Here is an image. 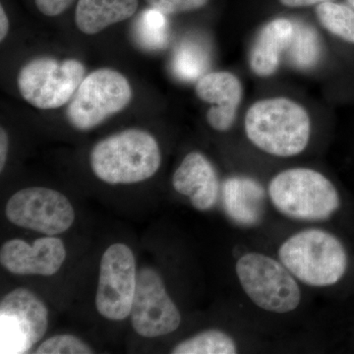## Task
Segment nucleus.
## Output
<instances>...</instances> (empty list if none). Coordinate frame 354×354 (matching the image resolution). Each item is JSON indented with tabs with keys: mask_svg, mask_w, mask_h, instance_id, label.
Returning <instances> with one entry per match:
<instances>
[{
	"mask_svg": "<svg viewBox=\"0 0 354 354\" xmlns=\"http://www.w3.org/2000/svg\"><path fill=\"white\" fill-rule=\"evenodd\" d=\"M65 258L64 242L50 235L36 239L32 245L23 239H11L4 242L0 249L2 267L22 276H53L59 271Z\"/></svg>",
	"mask_w": 354,
	"mask_h": 354,
	"instance_id": "12",
	"label": "nucleus"
},
{
	"mask_svg": "<svg viewBox=\"0 0 354 354\" xmlns=\"http://www.w3.org/2000/svg\"><path fill=\"white\" fill-rule=\"evenodd\" d=\"M79 60L38 57L28 62L18 74L17 85L26 102L39 109L62 108L71 101L85 78Z\"/></svg>",
	"mask_w": 354,
	"mask_h": 354,
	"instance_id": "7",
	"label": "nucleus"
},
{
	"mask_svg": "<svg viewBox=\"0 0 354 354\" xmlns=\"http://www.w3.org/2000/svg\"><path fill=\"white\" fill-rule=\"evenodd\" d=\"M37 354H90L94 351L82 339L72 335H57L46 339Z\"/></svg>",
	"mask_w": 354,
	"mask_h": 354,
	"instance_id": "23",
	"label": "nucleus"
},
{
	"mask_svg": "<svg viewBox=\"0 0 354 354\" xmlns=\"http://www.w3.org/2000/svg\"><path fill=\"white\" fill-rule=\"evenodd\" d=\"M247 139L260 151L277 158H292L306 150L311 138L308 111L288 97L254 102L244 118Z\"/></svg>",
	"mask_w": 354,
	"mask_h": 354,
	"instance_id": "1",
	"label": "nucleus"
},
{
	"mask_svg": "<svg viewBox=\"0 0 354 354\" xmlns=\"http://www.w3.org/2000/svg\"><path fill=\"white\" fill-rule=\"evenodd\" d=\"M9 140L6 130L3 127L0 129V171H3L6 167L7 153H8Z\"/></svg>",
	"mask_w": 354,
	"mask_h": 354,
	"instance_id": "26",
	"label": "nucleus"
},
{
	"mask_svg": "<svg viewBox=\"0 0 354 354\" xmlns=\"http://www.w3.org/2000/svg\"><path fill=\"white\" fill-rule=\"evenodd\" d=\"M264 197L262 186L249 177L232 176L223 185L225 212L239 225H252L260 221Z\"/></svg>",
	"mask_w": 354,
	"mask_h": 354,
	"instance_id": "16",
	"label": "nucleus"
},
{
	"mask_svg": "<svg viewBox=\"0 0 354 354\" xmlns=\"http://www.w3.org/2000/svg\"><path fill=\"white\" fill-rule=\"evenodd\" d=\"M293 31L295 25L286 18L270 21L260 30L249 55V66L256 76L268 78L276 73Z\"/></svg>",
	"mask_w": 354,
	"mask_h": 354,
	"instance_id": "15",
	"label": "nucleus"
},
{
	"mask_svg": "<svg viewBox=\"0 0 354 354\" xmlns=\"http://www.w3.org/2000/svg\"><path fill=\"white\" fill-rule=\"evenodd\" d=\"M208 57L194 43H183L176 48L172 60L174 73L183 80H195L206 69ZM203 76V75H202Z\"/></svg>",
	"mask_w": 354,
	"mask_h": 354,
	"instance_id": "22",
	"label": "nucleus"
},
{
	"mask_svg": "<svg viewBox=\"0 0 354 354\" xmlns=\"http://www.w3.org/2000/svg\"><path fill=\"white\" fill-rule=\"evenodd\" d=\"M130 317L135 332L148 339L171 334L180 326V311L167 293L164 279L153 268L144 267L137 272Z\"/></svg>",
	"mask_w": 354,
	"mask_h": 354,
	"instance_id": "11",
	"label": "nucleus"
},
{
	"mask_svg": "<svg viewBox=\"0 0 354 354\" xmlns=\"http://www.w3.org/2000/svg\"><path fill=\"white\" fill-rule=\"evenodd\" d=\"M235 272L247 297L264 311L290 313L301 304L297 279L281 261L267 254H244L235 264Z\"/></svg>",
	"mask_w": 354,
	"mask_h": 354,
	"instance_id": "5",
	"label": "nucleus"
},
{
	"mask_svg": "<svg viewBox=\"0 0 354 354\" xmlns=\"http://www.w3.org/2000/svg\"><path fill=\"white\" fill-rule=\"evenodd\" d=\"M139 0H77L75 23L86 35H95L116 23L130 19Z\"/></svg>",
	"mask_w": 354,
	"mask_h": 354,
	"instance_id": "17",
	"label": "nucleus"
},
{
	"mask_svg": "<svg viewBox=\"0 0 354 354\" xmlns=\"http://www.w3.org/2000/svg\"><path fill=\"white\" fill-rule=\"evenodd\" d=\"M167 23L165 14L150 8L136 22V38L147 50H158L167 41Z\"/></svg>",
	"mask_w": 354,
	"mask_h": 354,
	"instance_id": "21",
	"label": "nucleus"
},
{
	"mask_svg": "<svg viewBox=\"0 0 354 354\" xmlns=\"http://www.w3.org/2000/svg\"><path fill=\"white\" fill-rule=\"evenodd\" d=\"M75 0H35L37 8L48 17H55L64 13Z\"/></svg>",
	"mask_w": 354,
	"mask_h": 354,
	"instance_id": "25",
	"label": "nucleus"
},
{
	"mask_svg": "<svg viewBox=\"0 0 354 354\" xmlns=\"http://www.w3.org/2000/svg\"><path fill=\"white\" fill-rule=\"evenodd\" d=\"M137 272L134 254L127 244L114 243L104 251L95 295V307L104 318L122 321L130 316Z\"/></svg>",
	"mask_w": 354,
	"mask_h": 354,
	"instance_id": "9",
	"label": "nucleus"
},
{
	"mask_svg": "<svg viewBox=\"0 0 354 354\" xmlns=\"http://www.w3.org/2000/svg\"><path fill=\"white\" fill-rule=\"evenodd\" d=\"M6 218L17 227L53 235L67 232L75 221L71 203L62 193L46 187H29L11 196Z\"/></svg>",
	"mask_w": 354,
	"mask_h": 354,
	"instance_id": "10",
	"label": "nucleus"
},
{
	"mask_svg": "<svg viewBox=\"0 0 354 354\" xmlns=\"http://www.w3.org/2000/svg\"><path fill=\"white\" fill-rule=\"evenodd\" d=\"M317 19L326 31L337 38L354 44V9L334 1L316 6Z\"/></svg>",
	"mask_w": 354,
	"mask_h": 354,
	"instance_id": "19",
	"label": "nucleus"
},
{
	"mask_svg": "<svg viewBox=\"0 0 354 354\" xmlns=\"http://www.w3.org/2000/svg\"><path fill=\"white\" fill-rule=\"evenodd\" d=\"M290 62L297 68H311L318 62L321 44L318 35L307 26H295L292 39L288 48Z\"/></svg>",
	"mask_w": 354,
	"mask_h": 354,
	"instance_id": "20",
	"label": "nucleus"
},
{
	"mask_svg": "<svg viewBox=\"0 0 354 354\" xmlns=\"http://www.w3.org/2000/svg\"><path fill=\"white\" fill-rule=\"evenodd\" d=\"M162 153L157 140L141 129L115 133L95 144L90 153V165L104 183H142L157 174Z\"/></svg>",
	"mask_w": 354,
	"mask_h": 354,
	"instance_id": "3",
	"label": "nucleus"
},
{
	"mask_svg": "<svg viewBox=\"0 0 354 354\" xmlns=\"http://www.w3.org/2000/svg\"><path fill=\"white\" fill-rule=\"evenodd\" d=\"M172 186L179 194L189 198L198 211L215 206L220 191L218 174L206 156L191 152L185 156L172 176Z\"/></svg>",
	"mask_w": 354,
	"mask_h": 354,
	"instance_id": "14",
	"label": "nucleus"
},
{
	"mask_svg": "<svg viewBox=\"0 0 354 354\" xmlns=\"http://www.w3.org/2000/svg\"><path fill=\"white\" fill-rule=\"evenodd\" d=\"M268 196L277 211L298 221L328 220L342 205L335 184L322 172L309 167L279 172L268 185Z\"/></svg>",
	"mask_w": 354,
	"mask_h": 354,
	"instance_id": "4",
	"label": "nucleus"
},
{
	"mask_svg": "<svg viewBox=\"0 0 354 354\" xmlns=\"http://www.w3.org/2000/svg\"><path fill=\"white\" fill-rule=\"evenodd\" d=\"M150 8L165 15L188 13L199 10L209 3V0H145Z\"/></svg>",
	"mask_w": 354,
	"mask_h": 354,
	"instance_id": "24",
	"label": "nucleus"
},
{
	"mask_svg": "<svg viewBox=\"0 0 354 354\" xmlns=\"http://www.w3.org/2000/svg\"><path fill=\"white\" fill-rule=\"evenodd\" d=\"M327 1H333V0H279L281 6L290 7V8H301V7L318 6V4Z\"/></svg>",
	"mask_w": 354,
	"mask_h": 354,
	"instance_id": "27",
	"label": "nucleus"
},
{
	"mask_svg": "<svg viewBox=\"0 0 354 354\" xmlns=\"http://www.w3.org/2000/svg\"><path fill=\"white\" fill-rule=\"evenodd\" d=\"M9 27H10V24H9L8 16H7L6 9L1 4L0 6V41H4V39L6 38L7 35H8Z\"/></svg>",
	"mask_w": 354,
	"mask_h": 354,
	"instance_id": "28",
	"label": "nucleus"
},
{
	"mask_svg": "<svg viewBox=\"0 0 354 354\" xmlns=\"http://www.w3.org/2000/svg\"><path fill=\"white\" fill-rule=\"evenodd\" d=\"M279 259L300 283L313 288L339 283L348 269V254L339 237L322 228L291 234L279 246Z\"/></svg>",
	"mask_w": 354,
	"mask_h": 354,
	"instance_id": "2",
	"label": "nucleus"
},
{
	"mask_svg": "<svg viewBox=\"0 0 354 354\" xmlns=\"http://www.w3.org/2000/svg\"><path fill=\"white\" fill-rule=\"evenodd\" d=\"M195 93L201 101L212 104L207 113L209 127L227 132L234 127L243 99L241 81L230 71H215L200 77Z\"/></svg>",
	"mask_w": 354,
	"mask_h": 354,
	"instance_id": "13",
	"label": "nucleus"
},
{
	"mask_svg": "<svg viewBox=\"0 0 354 354\" xmlns=\"http://www.w3.org/2000/svg\"><path fill=\"white\" fill-rule=\"evenodd\" d=\"M237 344L234 337L216 329L203 330L172 348V354H234Z\"/></svg>",
	"mask_w": 354,
	"mask_h": 354,
	"instance_id": "18",
	"label": "nucleus"
},
{
	"mask_svg": "<svg viewBox=\"0 0 354 354\" xmlns=\"http://www.w3.org/2000/svg\"><path fill=\"white\" fill-rule=\"evenodd\" d=\"M348 6L354 9V0H348Z\"/></svg>",
	"mask_w": 354,
	"mask_h": 354,
	"instance_id": "29",
	"label": "nucleus"
},
{
	"mask_svg": "<svg viewBox=\"0 0 354 354\" xmlns=\"http://www.w3.org/2000/svg\"><path fill=\"white\" fill-rule=\"evenodd\" d=\"M48 328V310L31 290L15 288L0 301V353H29Z\"/></svg>",
	"mask_w": 354,
	"mask_h": 354,
	"instance_id": "8",
	"label": "nucleus"
},
{
	"mask_svg": "<svg viewBox=\"0 0 354 354\" xmlns=\"http://www.w3.org/2000/svg\"><path fill=\"white\" fill-rule=\"evenodd\" d=\"M131 100L127 77L111 68L95 70L84 78L69 102L67 120L75 129L88 131L120 113Z\"/></svg>",
	"mask_w": 354,
	"mask_h": 354,
	"instance_id": "6",
	"label": "nucleus"
}]
</instances>
